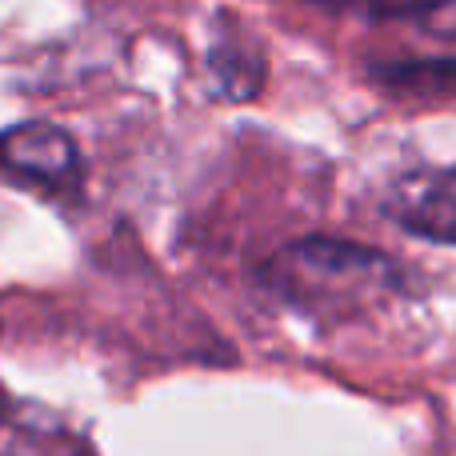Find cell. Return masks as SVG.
<instances>
[{
    "mask_svg": "<svg viewBox=\"0 0 456 456\" xmlns=\"http://www.w3.org/2000/svg\"><path fill=\"white\" fill-rule=\"evenodd\" d=\"M265 284L313 316H348L385 300L401 284V273L377 248L332 240V236H308L268 260Z\"/></svg>",
    "mask_w": 456,
    "mask_h": 456,
    "instance_id": "6da1fadb",
    "label": "cell"
},
{
    "mask_svg": "<svg viewBox=\"0 0 456 456\" xmlns=\"http://www.w3.org/2000/svg\"><path fill=\"white\" fill-rule=\"evenodd\" d=\"M0 168L37 189L69 192L80 181V152L64 128L20 125L12 133H0Z\"/></svg>",
    "mask_w": 456,
    "mask_h": 456,
    "instance_id": "7a4b0ae2",
    "label": "cell"
},
{
    "mask_svg": "<svg viewBox=\"0 0 456 456\" xmlns=\"http://www.w3.org/2000/svg\"><path fill=\"white\" fill-rule=\"evenodd\" d=\"M396 224L441 244H456V168L404 176L388 197Z\"/></svg>",
    "mask_w": 456,
    "mask_h": 456,
    "instance_id": "3957f363",
    "label": "cell"
},
{
    "mask_svg": "<svg viewBox=\"0 0 456 456\" xmlns=\"http://www.w3.org/2000/svg\"><path fill=\"white\" fill-rule=\"evenodd\" d=\"M353 12L393 16V20H417L433 37L456 40V0H345Z\"/></svg>",
    "mask_w": 456,
    "mask_h": 456,
    "instance_id": "277c9868",
    "label": "cell"
},
{
    "mask_svg": "<svg viewBox=\"0 0 456 456\" xmlns=\"http://www.w3.org/2000/svg\"><path fill=\"white\" fill-rule=\"evenodd\" d=\"M385 85L404 93H456V61H425V64H396L385 69Z\"/></svg>",
    "mask_w": 456,
    "mask_h": 456,
    "instance_id": "5b68a950",
    "label": "cell"
}]
</instances>
